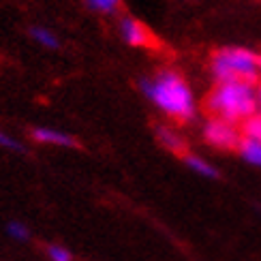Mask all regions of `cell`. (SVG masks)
Instances as JSON below:
<instances>
[{
  "label": "cell",
  "mask_w": 261,
  "mask_h": 261,
  "mask_svg": "<svg viewBox=\"0 0 261 261\" xmlns=\"http://www.w3.org/2000/svg\"><path fill=\"white\" fill-rule=\"evenodd\" d=\"M205 110L229 124H244L259 110V96L253 84L219 82L205 99Z\"/></svg>",
  "instance_id": "1"
},
{
  "label": "cell",
  "mask_w": 261,
  "mask_h": 261,
  "mask_svg": "<svg viewBox=\"0 0 261 261\" xmlns=\"http://www.w3.org/2000/svg\"><path fill=\"white\" fill-rule=\"evenodd\" d=\"M141 90L163 114L176 120H189L195 114V96L189 84L173 71H163L152 80H144Z\"/></svg>",
  "instance_id": "2"
},
{
  "label": "cell",
  "mask_w": 261,
  "mask_h": 261,
  "mask_svg": "<svg viewBox=\"0 0 261 261\" xmlns=\"http://www.w3.org/2000/svg\"><path fill=\"white\" fill-rule=\"evenodd\" d=\"M212 73L219 82H246L255 86L261 73V58L244 47H225L214 54Z\"/></svg>",
  "instance_id": "3"
},
{
  "label": "cell",
  "mask_w": 261,
  "mask_h": 261,
  "mask_svg": "<svg viewBox=\"0 0 261 261\" xmlns=\"http://www.w3.org/2000/svg\"><path fill=\"white\" fill-rule=\"evenodd\" d=\"M203 137L208 144L216 146V148H225V150H233L240 148L242 144V133L236 128V124H229L219 118H212V120L205 122L203 126Z\"/></svg>",
  "instance_id": "4"
},
{
  "label": "cell",
  "mask_w": 261,
  "mask_h": 261,
  "mask_svg": "<svg viewBox=\"0 0 261 261\" xmlns=\"http://www.w3.org/2000/svg\"><path fill=\"white\" fill-rule=\"evenodd\" d=\"M120 35L122 39L133 47H152L154 45V37L152 32L133 17H122L120 21Z\"/></svg>",
  "instance_id": "5"
},
{
  "label": "cell",
  "mask_w": 261,
  "mask_h": 261,
  "mask_svg": "<svg viewBox=\"0 0 261 261\" xmlns=\"http://www.w3.org/2000/svg\"><path fill=\"white\" fill-rule=\"evenodd\" d=\"M32 139L41 141V144H51V146H67V148L77 146L75 137H71V135H67V133H62V130L45 128V126L32 128Z\"/></svg>",
  "instance_id": "6"
},
{
  "label": "cell",
  "mask_w": 261,
  "mask_h": 261,
  "mask_svg": "<svg viewBox=\"0 0 261 261\" xmlns=\"http://www.w3.org/2000/svg\"><path fill=\"white\" fill-rule=\"evenodd\" d=\"M156 133H159L161 144L165 146L167 150L176 152V154H184V156H187V146H184V141H182L176 133H173V130H169V128H159Z\"/></svg>",
  "instance_id": "7"
},
{
  "label": "cell",
  "mask_w": 261,
  "mask_h": 261,
  "mask_svg": "<svg viewBox=\"0 0 261 261\" xmlns=\"http://www.w3.org/2000/svg\"><path fill=\"white\" fill-rule=\"evenodd\" d=\"M240 154L244 161L248 163H253V165H259L261 167V141H255V139H242V144H240Z\"/></svg>",
  "instance_id": "8"
},
{
  "label": "cell",
  "mask_w": 261,
  "mask_h": 261,
  "mask_svg": "<svg viewBox=\"0 0 261 261\" xmlns=\"http://www.w3.org/2000/svg\"><path fill=\"white\" fill-rule=\"evenodd\" d=\"M184 163L199 176H205V178H219V171H216L208 161H203L201 156H195V154H187L184 156Z\"/></svg>",
  "instance_id": "9"
},
{
  "label": "cell",
  "mask_w": 261,
  "mask_h": 261,
  "mask_svg": "<svg viewBox=\"0 0 261 261\" xmlns=\"http://www.w3.org/2000/svg\"><path fill=\"white\" fill-rule=\"evenodd\" d=\"M30 37L35 39L39 45H43V47H49V49L58 47V39H56V35H54L51 30H47V28H41V26L30 28Z\"/></svg>",
  "instance_id": "10"
},
{
  "label": "cell",
  "mask_w": 261,
  "mask_h": 261,
  "mask_svg": "<svg viewBox=\"0 0 261 261\" xmlns=\"http://www.w3.org/2000/svg\"><path fill=\"white\" fill-rule=\"evenodd\" d=\"M242 133L246 139H255V141H261V114H255L253 118L242 124Z\"/></svg>",
  "instance_id": "11"
},
{
  "label": "cell",
  "mask_w": 261,
  "mask_h": 261,
  "mask_svg": "<svg viewBox=\"0 0 261 261\" xmlns=\"http://www.w3.org/2000/svg\"><path fill=\"white\" fill-rule=\"evenodd\" d=\"M88 7L96 13H103V15H112L120 9V0H86Z\"/></svg>",
  "instance_id": "12"
},
{
  "label": "cell",
  "mask_w": 261,
  "mask_h": 261,
  "mask_svg": "<svg viewBox=\"0 0 261 261\" xmlns=\"http://www.w3.org/2000/svg\"><path fill=\"white\" fill-rule=\"evenodd\" d=\"M45 251H47V257L51 261H75V257L64 246H60V244H47Z\"/></svg>",
  "instance_id": "13"
},
{
  "label": "cell",
  "mask_w": 261,
  "mask_h": 261,
  "mask_svg": "<svg viewBox=\"0 0 261 261\" xmlns=\"http://www.w3.org/2000/svg\"><path fill=\"white\" fill-rule=\"evenodd\" d=\"M7 231H9V236L13 238V240H19V242H24V240H28V238H30L28 227L21 225V223H9Z\"/></svg>",
  "instance_id": "14"
},
{
  "label": "cell",
  "mask_w": 261,
  "mask_h": 261,
  "mask_svg": "<svg viewBox=\"0 0 261 261\" xmlns=\"http://www.w3.org/2000/svg\"><path fill=\"white\" fill-rule=\"evenodd\" d=\"M0 146H5L7 150H15V152H21V150H24L19 141H15L13 137H9L7 133H3V130H0Z\"/></svg>",
  "instance_id": "15"
},
{
  "label": "cell",
  "mask_w": 261,
  "mask_h": 261,
  "mask_svg": "<svg viewBox=\"0 0 261 261\" xmlns=\"http://www.w3.org/2000/svg\"><path fill=\"white\" fill-rule=\"evenodd\" d=\"M257 96H259V110H261V86H259V90H257Z\"/></svg>",
  "instance_id": "16"
}]
</instances>
